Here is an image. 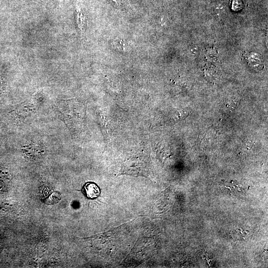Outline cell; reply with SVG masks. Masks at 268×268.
Returning <instances> with one entry per match:
<instances>
[{"mask_svg": "<svg viewBox=\"0 0 268 268\" xmlns=\"http://www.w3.org/2000/svg\"><path fill=\"white\" fill-rule=\"evenodd\" d=\"M147 170V162L142 158L134 157L124 163L121 174L146 177Z\"/></svg>", "mask_w": 268, "mask_h": 268, "instance_id": "6da1fadb", "label": "cell"}, {"mask_svg": "<svg viewBox=\"0 0 268 268\" xmlns=\"http://www.w3.org/2000/svg\"><path fill=\"white\" fill-rule=\"evenodd\" d=\"M34 110V105L30 102L25 101L15 105L9 113L12 117L22 120L30 116Z\"/></svg>", "mask_w": 268, "mask_h": 268, "instance_id": "7a4b0ae2", "label": "cell"}, {"mask_svg": "<svg viewBox=\"0 0 268 268\" xmlns=\"http://www.w3.org/2000/svg\"><path fill=\"white\" fill-rule=\"evenodd\" d=\"M82 191L87 198L91 200L97 198L100 194L99 187L95 183L91 182L85 183Z\"/></svg>", "mask_w": 268, "mask_h": 268, "instance_id": "3957f363", "label": "cell"}, {"mask_svg": "<svg viewBox=\"0 0 268 268\" xmlns=\"http://www.w3.org/2000/svg\"><path fill=\"white\" fill-rule=\"evenodd\" d=\"M44 150L43 146L36 144L25 145L23 148V152L31 157L41 156L44 153Z\"/></svg>", "mask_w": 268, "mask_h": 268, "instance_id": "277c9868", "label": "cell"}, {"mask_svg": "<svg viewBox=\"0 0 268 268\" xmlns=\"http://www.w3.org/2000/svg\"><path fill=\"white\" fill-rule=\"evenodd\" d=\"M61 198V195L58 192H53L45 200V203L49 205H53L58 202Z\"/></svg>", "mask_w": 268, "mask_h": 268, "instance_id": "5b68a950", "label": "cell"}, {"mask_svg": "<svg viewBox=\"0 0 268 268\" xmlns=\"http://www.w3.org/2000/svg\"><path fill=\"white\" fill-rule=\"evenodd\" d=\"M112 46L115 49L119 51H125L127 49V43L121 39H116L112 42Z\"/></svg>", "mask_w": 268, "mask_h": 268, "instance_id": "8992f818", "label": "cell"}, {"mask_svg": "<svg viewBox=\"0 0 268 268\" xmlns=\"http://www.w3.org/2000/svg\"><path fill=\"white\" fill-rule=\"evenodd\" d=\"M111 2L114 5L120 6L121 5L122 2L121 0H111Z\"/></svg>", "mask_w": 268, "mask_h": 268, "instance_id": "52a82bcc", "label": "cell"}, {"mask_svg": "<svg viewBox=\"0 0 268 268\" xmlns=\"http://www.w3.org/2000/svg\"><path fill=\"white\" fill-rule=\"evenodd\" d=\"M3 91V84H2V83L1 82V81L0 80V96L2 94Z\"/></svg>", "mask_w": 268, "mask_h": 268, "instance_id": "ba28073f", "label": "cell"}]
</instances>
